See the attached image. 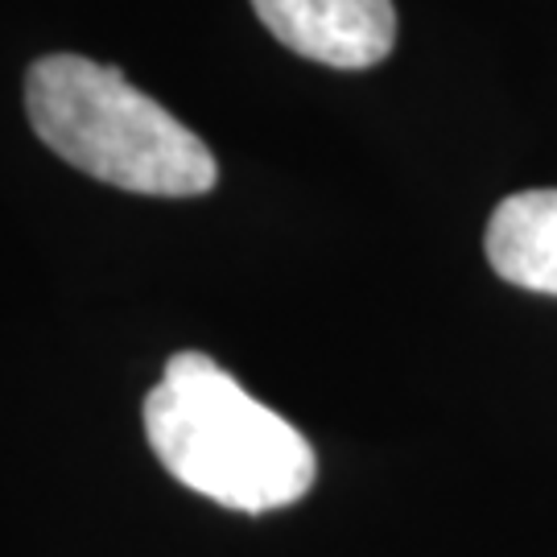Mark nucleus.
<instances>
[{
  "instance_id": "nucleus-1",
  "label": "nucleus",
  "mask_w": 557,
  "mask_h": 557,
  "mask_svg": "<svg viewBox=\"0 0 557 557\" xmlns=\"http://www.w3.org/2000/svg\"><path fill=\"white\" fill-rule=\"evenodd\" d=\"M145 434L182 487L236 512L298 504L319 475L314 446L202 351H178L145 397Z\"/></svg>"
},
{
  "instance_id": "nucleus-2",
  "label": "nucleus",
  "mask_w": 557,
  "mask_h": 557,
  "mask_svg": "<svg viewBox=\"0 0 557 557\" xmlns=\"http://www.w3.org/2000/svg\"><path fill=\"white\" fill-rule=\"evenodd\" d=\"M25 108L46 149L108 186L195 199L220 182L211 149L116 66L83 54L38 59L25 75Z\"/></svg>"
},
{
  "instance_id": "nucleus-3",
  "label": "nucleus",
  "mask_w": 557,
  "mask_h": 557,
  "mask_svg": "<svg viewBox=\"0 0 557 557\" xmlns=\"http://www.w3.org/2000/svg\"><path fill=\"white\" fill-rule=\"evenodd\" d=\"M264 29L294 54L335 71H368L393 54V0H252Z\"/></svg>"
},
{
  "instance_id": "nucleus-4",
  "label": "nucleus",
  "mask_w": 557,
  "mask_h": 557,
  "mask_svg": "<svg viewBox=\"0 0 557 557\" xmlns=\"http://www.w3.org/2000/svg\"><path fill=\"white\" fill-rule=\"evenodd\" d=\"M483 252L504 281L557 298V190H520L496 207Z\"/></svg>"
}]
</instances>
